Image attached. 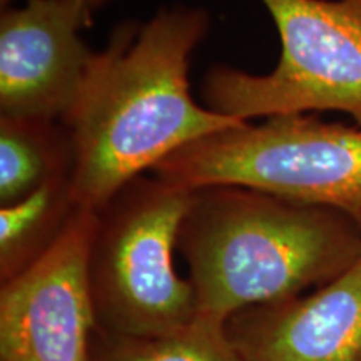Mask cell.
Returning <instances> with one entry per match:
<instances>
[{
	"label": "cell",
	"mask_w": 361,
	"mask_h": 361,
	"mask_svg": "<svg viewBox=\"0 0 361 361\" xmlns=\"http://www.w3.org/2000/svg\"><path fill=\"white\" fill-rule=\"evenodd\" d=\"M206 8L162 7L126 22L94 54L64 119L74 149L72 188L80 207L99 211L144 171L197 139L246 121L194 101L189 61L209 30Z\"/></svg>",
	"instance_id": "6da1fadb"
},
{
	"label": "cell",
	"mask_w": 361,
	"mask_h": 361,
	"mask_svg": "<svg viewBox=\"0 0 361 361\" xmlns=\"http://www.w3.org/2000/svg\"><path fill=\"white\" fill-rule=\"evenodd\" d=\"M178 252L197 318L226 324L250 306L300 296L345 273L361 256V226L329 207L209 186L192 191Z\"/></svg>",
	"instance_id": "7a4b0ae2"
},
{
	"label": "cell",
	"mask_w": 361,
	"mask_h": 361,
	"mask_svg": "<svg viewBox=\"0 0 361 361\" xmlns=\"http://www.w3.org/2000/svg\"><path fill=\"white\" fill-rule=\"evenodd\" d=\"M152 174L191 189L239 186L350 216L361 226V126L268 117L197 139Z\"/></svg>",
	"instance_id": "3957f363"
},
{
	"label": "cell",
	"mask_w": 361,
	"mask_h": 361,
	"mask_svg": "<svg viewBox=\"0 0 361 361\" xmlns=\"http://www.w3.org/2000/svg\"><path fill=\"white\" fill-rule=\"evenodd\" d=\"M191 200V189L139 176L97 211L89 281L99 329L154 338L196 322L194 290L174 266Z\"/></svg>",
	"instance_id": "277c9868"
},
{
	"label": "cell",
	"mask_w": 361,
	"mask_h": 361,
	"mask_svg": "<svg viewBox=\"0 0 361 361\" xmlns=\"http://www.w3.org/2000/svg\"><path fill=\"white\" fill-rule=\"evenodd\" d=\"M281 39L269 74L218 66L202 82L204 106L251 117L340 111L361 126V0H261Z\"/></svg>",
	"instance_id": "5b68a950"
},
{
	"label": "cell",
	"mask_w": 361,
	"mask_h": 361,
	"mask_svg": "<svg viewBox=\"0 0 361 361\" xmlns=\"http://www.w3.org/2000/svg\"><path fill=\"white\" fill-rule=\"evenodd\" d=\"M97 211L79 207L39 261L0 284V361H90L97 329L89 252Z\"/></svg>",
	"instance_id": "8992f818"
},
{
	"label": "cell",
	"mask_w": 361,
	"mask_h": 361,
	"mask_svg": "<svg viewBox=\"0 0 361 361\" xmlns=\"http://www.w3.org/2000/svg\"><path fill=\"white\" fill-rule=\"evenodd\" d=\"M92 11L78 0H24L0 16V117L62 121L94 54L82 29Z\"/></svg>",
	"instance_id": "52a82bcc"
},
{
	"label": "cell",
	"mask_w": 361,
	"mask_h": 361,
	"mask_svg": "<svg viewBox=\"0 0 361 361\" xmlns=\"http://www.w3.org/2000/svg\"><path fill=\"white\" fill-rule=\"evenodd\" d=\"M224 328L245 361H361V256L311 295L250 306Z\"/></svg>",
	"instance_id": "ba28073f"
},
{
	"label": "cell",
	"mask_w": 361,
	"mask_h": 361,
	"mask_svg": "<svg viewBox=\"0 0 361 361\" xmlns=\"http://www.w3.org/2000/svg\"><path fill=\"white\" fill-rule=\"evenodd\" d=\"M79 207L72 173L47 180L12 204L0 206V284L42 258L62 236Z\"/></svg>",
	"instance_id": "9c48e42d"
},
{
	"label": "cell",
	"mask_w": 361,
	"mask_h": 361,
	"mask_svg": "<svg viewBox=\"0 0 361 361\" xmlns=\"http://www.w3.org/2000/svg\"><path fill=\"white\" fill-rule=\"evenodd\" d=\"M74 171V149L61 121L0 117V206Z\"/></svg>",
	"instance_id": "30bf717a"
},
{
	"label": "cell",
	"mask_w": 361,
	"mask_h": 361,
	"mask_svg": "<svg viewBox=\"0 0 361 361\" xmlns=\"http://www.w3.org/2000/svg\"><path fill=\"white\" fill-rule=\"evenodd\" d=\"M90 361H245L226 335L224 324L196 318L166 336H124L96 329Z\"/></svg>",
	"instance_id": "8fae6325"
},
{
	"label": "cell",
	"mask_w": 361,
	"mask_h": 361,
	"mask_svg": "<svg viewBox=\"0 0 361 361\" xmlns=\"http://www.w3.org/2000/svg\"><path fill=\"white\" fill-rule=\"evenodd\" d=\"M13 2V0H2V7H7L8 4ZM24 2V0H22ZM78 2L84 4L85 7H89L90 11H97V8H102L104 6H107V4L112 2V0H78Z\"/></svg>",
	"instance_id": "7c38bea8"
}]
</instances>
